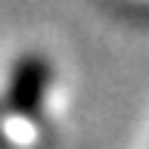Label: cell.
<instances>
[{
  "mask_svg": "<svg viewBox=\"0 0 149 149\" xmlns=\"http://www.w3.org/2000/svg\"><path fill=\"white\" fill-rule=\"evenodd\" d=\"M44 87H47V65L40 59H25V62L16 68L13 74V87H9V102L13 109L22 112V115H31L37 109V102L44 96Z\"/></svg>",
  "mask_w": 149,
  "mask_h": 149,
  "instance_id": "obj_1",
  "label": "cell"
}]
</instances>
